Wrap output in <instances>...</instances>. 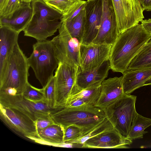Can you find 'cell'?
<instances>
[{"instance_id": "cell-1", "label": "cell", "mask_w": 151, "mask_h": 151, "mask_svg": "<svg viewBox=\"0 0 151 151\" xmlns=\"http://www.w3.org/2000/svg\"><path fill=\"white\" fill-rule=\"evenodd\" d=\"M151 38V35L139 24L120 33L110 50L111 69L123 74Z\"/></svg>"}, {"instance_id": "cell-2", "label": "cell", "mask_w": 151, "mask_h": 151, "mask_svg": "<svg viewBox=\"0 0 151 151\" xmlns=\"http://www.w3.org/2000/svg\"><path fill=\"white\" fill-rule=\"evenodd\" d=\"M30 67L28 58L17 42L9 57L0 77V94H22L29 83Z\"/></svg>"}, {"instance_id": "cell-3", "label": "cell", "mask_w": 151, "mask_h": 151, "mask_svg": "<svg viewBox=\"0 0 151 151\" xmlns=\"http://www.w3.org/2000/svg\"><path fill=\"white\" fill-rule=\"evenodd\" d=\"M31 4L32 16L23 31L24 35L34 38L37 41L46 40L61 26L63 14L44 0H32Z\"/></svg>"}, {"instance_id": "cell-4", "label": "cell", "mask_w": 151, "mask_h": 151, "mask_svg": "<svg viewBox=\"0 0 151 151\" xmlns=\"http://www.w3.org/2000/svg\"><path fill=\"white\" fill-rule=\"evenodd\" d=\"M50 115L55 123L64 127L71 125L80 127L83 131V135L106 118L103 109L89 105L56 108Z\"/></svg>"}, {"instance_id": "cell-5", "label": "cell", "mask_w": 151, "mask_h": 151, "mask_svg": "<svg viewBox=\"0 0 151 151\" xmlns=\"http://www.w3.org/2000/svg\"><path fill=\"white\" fill-rule=\"evenodd\" d=\"M28 60L36 77L42 88H44L53 76V72L59 63L51 40L37 41L34 44L32 52Z\"/></svg>"}, {"instance_id": "cell-6", "label": "cell", "mask_w": 151, "mask_h": 151, "mask_svg": "<svg viewBox=\"0 0 151 151\" xmlns=\"http://www.w3.org/2000/svg\"><path fill=\"white\" fill-rule=\"evenodd\" d=\"M137 96L125 94L122 98L103 110L114 128L124 138L128 136L137 113L135 109Z\"/></svg>"}, {"instance_id": "cell-7", "label": "cell", "mask_w": 151, "mask_h": 151, "mask_svg": "<svg viewBox=\"0 0 151 151\" xmlns=\"http://www.w3.org/2000/svg\"><path fill=\"white\" fill-rule=\"evenodd\" d=\"M58 30L59 34L51 40L54 45L58 62L78 68L81 43L77 39L71 36L64 22Z\"/></svg>"}, {"instance_id": "cell-8", "label": "cell", "mask_w": 151, "mask_h": 151, "mask_svg": "<svg viewBox=\"0 0 151 151\" xmlns=\"http://www.w3.org/2000/svg\"><path fill=\"white\" fill-rule=\"evenodd\" d=\"M0 117L18 135L37 143L39 139L35 122L19 110L0 104Z\"/></svg>"}, {"instance_id": "cell-9", "label": "cell", "mask_w": 151, "mask_h": 151, "mask_svg": "<svg viewBox=\"0 0 151 151\" xmlns=\"http://www.w3.org/2000/svg\"><path fill=\"white\" fill-rule=\"evenodd\" d=\"M78 68L59 62L54 76L55 108L65 106L74 86Z\"/></svg>"}, {"instance_id": "cell-10", "label": "cell", "mask_w": 151, "mask_h": 151, "mask_svg": "<svg viewBox=\"0 0 151 151\" xmlns=\"http://www.w3.org/2000/svg\"><path fill=\"white\" fill-rule=\"evenodd\" d=\"M119 34L139 24L144 18L139 2L135 0H111Z\"/></svg>"}, {"instance_id": "cell-11", "label": "cell", "mask_w": 151, "mask_h": 151, "mask_svg": "<svg viewBox=\"0 0 151 151\" xmlns=\"http://www.w3.org/2000/svg\"><path fill=\"white\" fill-rule=\"evenodd\" d=\"M0 104L15 109L34 122L38 118L50 114L55 110L49 107L44 101L34 102L24 98L22 94H0Z\"/></svg>"}, {"instance_id": "cell-12", "label": "cell", "mask_w": 151, "mask_h": 151, "mask_svg": "<svg viewBox=\"0 0 151 151\" xmlns=\"http://www.w3.org/2000/svg\"><path fill=\"white\" fill-rule=\"evenodd\" d=\"M102 12L100 28L92 43L112 46L119 35L111 0H102Z\"/></svg>"}, {"instance_id": "cell-13", "label": "cell", "mask_w": 151, "mask_h": 151, "mask_svg": "<svg viewBox=\"0 0 151 151\" xmlns=\"http://www.w3.org/2000/svg\"><path fill=\"white\" fill-rule=\"evenodd\" d=\"M112 46L91 43L81 44L80 66L82 70L96 68L109 60Z\"/></svg>"}, {"instance_id": "cell-14", "label": "cell", "mask_w": 151, "mask_h": 151, "mask_svg": "<svg viewBox=\"0 0 151 151\" xmlns=\"http://www.w3.org/2000/svg\"><path fill=\"white\" fill-rule=\"evenodd\" d=\"M86 19L81 43H92L99 29L102 12V0L86 1L85 6Z\"/></svg>"}, {"instance_id": "cell-15", "label": "cell", "mask_w": 151, "mask_h": 151, "mask_svg": "<svg viewBox=\"0 0 151 151\" xmlns=\"http://www.w3.org/2000/svg\"><path fill=\"white\" fill-rule=\"evenodd\" d=\"M132 140L124 138L114 128L87 140L82 147L91 148H128Z\"/></svg>"}, {"instance_id": "cell-16", "label": "cell", "mask_w": 151, "mask_h": 151, "mask_svg": "<svg viewBox=\"0 0 151 151\" xmlns=\"http://www.w3.org/2000/svg\"><path fill=\"white\" fill-rule=\"evenodd\" d=\"M122 76L110 78L101 84L100 95L95 106L103 110L122 98L125 94Z\"/></svg>"}, {"instance_id": "cell-17", "label": "cell", "mask_w": 151, "mask_h": 151, "mask_svg": "<svg viewBox=\"0 0 151 151\" xmlns=\"http://www.w3.org/2000/svg\"><path fill=\"white\" fill-rule=\"evenodd\" d=\"M110 69L109 60L96 68L90 69L83 70L79 67L74 86L81 90L101 83L107 77Z\"/></svg>"}, {"instance_id": "cell-18", "label": "cell", "mask_w": 151, "mask_h": 151, "mask_svg": "<svg viewBox=\"0 0 151 151\" xmlns=\"http://www.w3.org/2000/svg\"><path fill=\"white\" fill-rule=\"evenodd\" d=\"M32 14L31 2H23L12 14L0 17V26H8L20 33L24 30L28 24Z\"/></svg>"}, {"instance_id": "cell-19", "label": "cell", "mask_w": 151, "mask_h": 151, "mask_svg": "<svg viewBox=\"0 0 151 151\" xmlns=\"http://www.w3.org/2000/svg\"><path fill=\"white\" fill-rule=\"evenodd\" d=\"M19 34L8 26H0V77L3 74L9 57L18 42Z\"/></svg>"}, {"instance_id": "cell-20", "label": "cell", "mask_w": 151, "mask_h": 151, "mask_svg": "<svg viewBox=\"0 0 151 151\" xmlns=\"http://www.w3.org/2000/svg\"><path fill=\"white\" fill-rule=\"evenodd\" d=\"M122 84L125 94H129L144 86L151 77V68L130 70L127 69L123 74Z\"/></svg>"}, {"instance_id": "cell-21", "label": "cell", "mask_w": 151, "mask_h": 151, "mask_svg": "<svg viewBox=\"0 0 151 151\" xmlns=\"http://www.w3.org/2000/svg\"><path fill=\"white\" fill-rule=\"evenodd\" d=\"M101 84L97 83L81 90L74 86L67 101L74 100L79 106H95L100 95Z\"/></svg>"}, {"instance_id": "cell-22", "label": "cell", "mask_w": 151, "mask_h": 151, "mask_svg": "<svg viewBox=\"0 0 151 151\" xmlns=\"http://www.w3.org/2000/svg\"><path fill=\"white\" fill-rule=\"evenodd\" d=\"M64 130L60 124L51 125L38 132L39 139L37 143L57 147L64 146Z\"/></svg>"}, {"instance_id": "cell-23", "label": "cell", "mask_w": 151, "mask_h": 151, "mask_svg": "<svg viewBox=\"0 0 151 151\" xmlns=\"http://www.w3.org/2000/svg\"><path fill=\"white\" fill-rule=\"evenodd\" d=\"M86 19V12L85 8L71 20L63 22L71 36L77 39L81 43L84 31Z\"/></svg>"}, {"instance_id": "cell-24", "label": "cell", "mask_w": 151, "mask_h": 151, "mask_svg": "<svg viewBox=\"0 0 151 151\" xmlns=\"http://www.w3.org/2000/svg\"><path fill=\"white\" fill-rule=\"evenodd\" d=\"M151 68V41L147 42L130 63L127 69Z\"/></svg>"}, {"instance_id": "cell-25", "label": "cell", "mask_w": 151, "mask_h": 151, "mask_svg": "<svg viewBox=\"0 0 151 151\" xmlns=\"http://www.w3.org/2000/svg\"><path fill=\"white\" fill-rule=\"evenodd\" d=\"M151 125V119L140 115L137 113L131 127L128 138L133 140L142 138L147 132L145 130Z\"/></svg>"}, {"instance_id": "cell-26", "label": "cell", "mask_w": 151, "mask_h": 151, "mask_svg": "<svg viewBox=\"0 0 151 151\" xmlns=\"http://www.w3.org/2000/svg\"><path fill=\"white\" fill-rule=\"evenodd\" d=\"M114 128L111 123L106 118L99 124L83 134L80 138L72 142L71 145H81L82 147L84 142L88 139Z\"/></svg>"}, {"instance_id": "cell-27", "label": "cell", "mask_w": 151, "mask_h": 151, "mask_svg": "<svg viewBox=\"0 0 151 151\" xmlns=\"http://www.w3.org/2000/svg\"><path fill=\"white\" fill-rule=\"evenodd\" d=\"M44 90V102L50 108H55V79L53 76L50 79L45 86L42 88Z\"/></svg>"}, {"instance_id": "cell-28", "label": "cell", "mask_w": 151, "mask_h": 151, "mask_svg": "<svg viewBox=\"0 0 151 151\" xmlns=\"http://www.w3.org/2000/svg\"><path fill=\"white\" fill-rule=\"evenodd\" d=\"M64 145H71L72 142L80 138L83 134L82 129L75 125H71L64 127Z\"/></svg>"}, {"instance_id": "cell-29", "label": "cell", "mask_w": 151, "mask_h": 151, "mask_svg": "<svg viewBox=\"0 0 151 151\" xmlns=\"http://www.w3.org/2000/svg\"><path fill=\"white\" fill-rule=\"evenodd\" d=\"M24 97L34 102L44 101V90L39 89L31 85L29 83L22 94Z\"/></svg>"}, {"instance_id": "cell-30", "label": "cell", "mask_w": 151, "mask_h": 151, "mask_svg": "<svg viewBox=\"0 0 151 151\" xmlns=\"http://www.w3.org/2000/svg\"><path fill=\"white\" fill-rule=\"evenodd\" d=\"M47 4L63 15L65 14L78 0H44Z\"/></svg>"}, {"instance_id": "cell-31", "label": "cell", "mask_w": 151, "mask_h": 151, "mask_svg": "<svg viewBox=\"0 0 151 151\" xmlns=\"http://www.w3.org/2000/svg\"><path fill=\"white\" fill-rule=\"evenodd\" d=\"M86 1L78 0L65 14L63 15L62 21H70L78 14L86 6Z\"/></svg>"}, {"instance_id": "cell-32", "label": "cell", "mask_w": 151, "mask_h": 151, "mask_svg": "<svg viewBox=\"0 0 151 151\" xmlns=\"http://www.w3.org/2000/svg\"><path fill=\"white\" fill-rule=\"evenodd\" d=\"M23 2L22 0H9L5 6L0 11V17L6 16L12 14Z\"/></svg>"}, {"instance_id": "cell-33", "label": "cell", "mask_w": 151, "mask_h": 151, "mask_svg": "<svg viewBox=\"0 0 151 151\" xmlns=\"http://www.w3.org/2000/svg\"><path fill=\"white\" fill-rule=\"evenodd\" d=\"M35 122L37 133L41 130L55 123L50 114L40 117L37 119Z\"/></svg>"}, {"instance_id": "cell-34", "label": "cell", "mask_w": 151, "mask_h": 151, "mask_svg": "<svg viewBox=\"0 0 151 151\" xmlns=\"http://www.w3.org/2000/svg\"><path fill=\"white\" fill-rule=\"evenodd\" d=\"M141 22L143 29L151 35V18L143 19Z\"/></svg>"}, {"instance_id": "cell-35", "label": "cell", "mask_w": 151, "mask_h": 151, "mask_svg": "<svg viewBox=\"0 0 151 151\" xmlns=\"http://www.w3.org/2000/svg\"><path fill=\"white\" fill-rule=\"evenodd\" d=\"M143 10L151 11V0H139Z\"/></svg>"}, {"instance_id": "cell-36", "label": "cell", "mask_w": 151, "mask_h": 151, "mask_svg": "<svg viewBox=\"0 0 151 151\" xmlns=\"http://www.w3.org/2000/svg\"><path fill=\"white\" fill-rule=\"evenodd\" d=\"M9 0H0V11L5 6Z\"/></svg>"}, {"instance_id": "cell-37", "label": "cell", "mask_w": 151, "mask_h": 151, "mask_svg": "<svg viewBox=\"0 0 151 151\" xmlns=\"http://www.w3.org/2000/svg\"><path fill=\"white\" fill-rule=\"evenodd\" d=\"M148 85H151V77L145 82L144 86Z\"/></svg>"}, {"instance_id": "cell-38", "label": "cell", "mask_w": 151, "mask_h": 151, "mask_svg": "<svg viewBox=\"0 0 151 151\" xmlns=\"http://www.w3.org/2000/svg\"><path fill=\"white\" fill-rule=\"evenodd\" d=\"M32 0H22V2H30Z\"/></svg>"}, {"instance_id": "cell-39", "label": "cell", "mask_w": 151, "mask_h": 151, "mask_svg": "<svg viewBox=\"0 0 151 151\" xmlns=\"http://www.w3.org/2000/svg\"><path fill=\"white\" fill-rule=\"evenodd\" d=\"M92 0H87V1H92Z\"/></svg>"}, {"instance_id": "cell-40", "label": "cell", "mask_w": 151, "mask_h": 151, "mask_svg": "<svg viewBox=\"0 0 151 151\" xmlns=\"http://www.w3.org/2000/svg\"><path fill=\"white\" fill-rule=\"evenodd\" d=\"M135 0L136 1H137L139 2V0Z\"/></svg>"}]
</instances>
